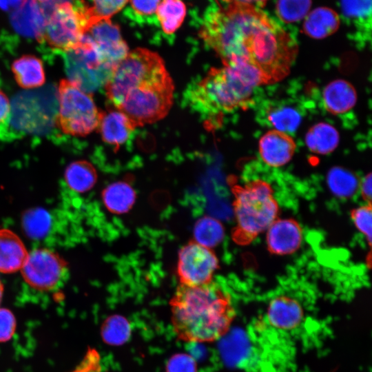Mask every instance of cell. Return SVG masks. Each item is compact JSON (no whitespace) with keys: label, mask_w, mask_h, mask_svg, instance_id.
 <instances>
[{"label":"cell","mask_w":372,"mask_h":372,"mask_svg":"<svg viewBox=\"0 0 372 372\" xmlns=\"http://www.w3.org/2000/svg\"><path fill=\"white\" fill-rule=\"evenodd\" d=\"M135 198L132 187L125 182L110 185L103 192V200L107 209L114 213H123L130 209Z\"/></svg>","instance_id":"24"},{"label":"cell","mask_w":372,"mask_h":372,"mask_svg":"<svg viewBox=\"0 0 372 372\" xmlns=\"http://www.w3.org/2000/svg\"><path fill=\"white\" fill-rule=\"evenodd\" d=\"M134 10L140 15H151L156 12L161 0H129Z\"/></svg>","instance_id":"35"},{"label":"cell","mask_w":372,"mask_h":372,"mask_svg":"<svg viewBox=\"0 0 372 372\" xmlns=\"http://www.w3.org/2000/svg\"><path fill=\"white\" fill-rule=\"evenodd\" d=\"M45 21L46 17L41 6L34 0H25L10 16V22L15 31L38 41H43Z\"/></svg>","instance_id":"15"},{"label":"cell","mask_w":372,"mask_h":372,"mask_svg":"<svg viewBox=\"0 0 372 372\" xmlns=\"http://www.w3.org/2000/svg\"><path fill=\"white\" fill-rule=\"evenodd\" d=\"M169 304L173 332L184 342L219 340L236 315L229 294L213 281L198 286L179 284Z\"/></svg>","instance_id":"2"},{"label":"cell","mask_w":372,"mask_h":372,"mask_svg":"<svg viewBox=\"0 0 372 372\" xmlns=\"http://www.w3.org/2000/svg\"><path fill=\"white\" fill-rule=\"evenodd\" d=\"M156 13L163 32L170 34L183 22L186 8L181 0H162Z\"/></svg>","instance_id":"25"},{"label":"cell","mask_w":372,"mask_h":372,"mask_svg":"<svg viewBox=\"0 0 372 372\" xmlns=\"http://www.w3.org/2000/svg\"><path fill=\"white\" fill-rule=\"evenodd\" d=\"M342 4L349 17L364 18L371 12V0H342Z\"/></svg>","instance_id":"34"},{"label":"cell","mask_w":372,"mask_h":372,"mask_svg":"<svg viewBox=\"0 0 372 372\" xmlns=\"http://www.w3.org/2000/svg\"><path fill=\"white\" fill-rule=\"evenodd\" d=\"M371 173L365 175L359 183L361 194L368 203H371Z\"/></svg>","instance_id":"37"},{"label":"cell","mask_w":372,"mask_h":372,"mask_svg":"<svg viewBox=\"0 0 372 372\" xmlns=\"http://www.w3.org/2000/svg\"><path fill=\"white\" fill-rule=\"evenodd\" d=\"M227 2H231V1H236L242 3H247V4H251L254 5L255 6H263L267 0H224Z\"/></svg>","instance_id":"39"},{"label":"cell","mask_w":372,"mask_h":372,"mask_svg":"<svg viewBox=\"0 0 372 372\" xmlns=\"http://www.w3.org/2000/svg\"><path fill=\"white\" fill-rule=\"evenodd\" d=\"M268 251L274 255H288L300 247L302 231L299 223L292 218L276 219L267 229Z\"/></svg>","instance_id":"13"},{"label":"cell","mask_w":372,"mask_h":372,"mask_svg":"<svg viewBox=\"0 0 372 372\" xmlns=\"http://www.w3.org/2000/svg\"><path fill=\"white\" fill-rule=\"evenodd\" d=\"M84 37L94 48L102 61L112 70L129 52L118 26L110 19L90 25Z\"/></svg>","instance_id":"12"},{"label":"cell","mask_w":372,"mask_h":372,"mask_svg":"<svg viewBox=\"0 0 372 372\" xmlns=\"http://www.w3.org/2000/svg\"><path fill=\"white\" fill-rule=\"evenodd\" d=\"M28 254L23 242L14 231L0 229V273L20 270Z\"/></svg>","instance_id":"19"},{"label":"cell","mask_w":372,"mask_h":372,"mask_svg":"<svg viewBox=\"0 0 372 372\" xmlns=\"http://www.w3.org/2000/svg\"><path fill=\"white\" fill-rule=\"evenodd\" d=\"M254 88L235 70L223 65L212 68L191 90L189 99L198 112L218 117L249 107Z\"/></svg>","instance_id":"4"},{"label":"cell","mask_w":372,"mask_h":372,"mask_svg":"<svg viewBox=\"0 0 372 372\" xmlns=\"http://www.w3.org/2000/svg\"><path fill=\"white\" fill-rule=\"evenodd\" d=\"M351 218L356 228L365 236L369 246L371 245V203L353 209L351 212Z\"/></svg>","instance_id":"32"},{"label":"cell","mask_w":372,"mask_h":372,"mask_svg":"<svg viewBox=\"0 0 372 372\" xmlns=\"http://www.w3.org/2000/svg\"><path fill=\"white\" fill-rule=\"evenodd\" d=\"M25 0H0V8L5 11L16 10Z\"/></svg>","instance_id":"38"},{"label":"cell","mask_w":372,"mask_h":372,"mask_svg":"<svg viewBox=\"0 0 372 372\" xmlns=\"http://www.w3.org/2000/svg\"><path fill=\"white\" fill-rule=\"evenodd\" d=\"M12 71L17 82L22 87H37L45 82L42 62L34 56L25 55L15 60Z\"/></svg>","instance_id":"21"},{"label":"cell","mask_w":372,"mask_h":372,"mask_svg":"<svg viewBox=\"0 0 372 372\" xmlns=\"http://www.w3.org/2000/svg\"><path fill=\"white\" fill-rule=\"evenodd\" d=\"M174 83L169 73L144 81L130 90L115 107L136 127L164 118L172 107Z\"/></svg>","instance_id":"5"},{"label":"cell","mask_w":372,"mask_h":372,"mask_svg":"<svg viewBox=\"0 0 372 372\" xmlns=\"http://www.w3.org/2000/svg\"><path fill=\"white\" fill-rule=\"evenodd\" d=\"M65 65L69 81L90 94L105 85L112 71L85 37L76 47L66 52Z\"/></svg>","instance_id":"9"},{"label":"cell","mask_w":372,"mask_h":372,"mask_svg":"<svg viewBox=\"0 0 372 372\" xmlns=\"http://www.w3.org/2000/svg\"><path fill=\"white\" fill-rule=\"evenodd\" d=\"M322 101L328 112L334 115L342 114L354 107L357 93L351 83L344 79H336L324 88Z\"/></svg>","instance_id":"18"},{"label":"cell","mask_w":372,"mask_h":372,"mask_svg":"<svg viewBox=\"0 0 372 372\" xmlns=\"http://www.w3.org/2000/svg\"><path fill=\"white\" fill-rule=\"evenodd\" d=\"M327 183L333 194L339 198L352 196L359 187L356 176L342 167H333L329 170Z\"/></svg>","instance_id":"26"},{"label":"cell","mask_w":372,"mask_h":372,"mask_svg":"<svg viewBox=\"0 0 372 372\" xmlns=\"http://www.w3.org/2000/svg\"><path fill=\"white\" fill-rule=\"evenodd\" d=\"M167 72L158 54L136 48L129 52L113 68L105 84L106 95L116 107L124 95L138 83Z\"/></svg>","instance_id":"6"},{"label":"cell","mask_w":372,"mask_h":372,"mask_svg":"<svg viewBox=\"0 0 372 372\" xmlns=\"http://www.w3.org/2000/svg\"><path fill=\"white\" fill-rule=\"evenodd\" d=\"M17 321L13 313L0 307V342L10 340L15 333Z\"/></svg>","instance_id":"33"},{"label":"cell","mask_w":372,"mask_h":372,"mask_svg":"<svg viewBox=\"0 0 372 372\" xmlns=\"http://www.w3.org/2000/svg\"><path fill=\"white\" fill-rule=\"evenodd\" d=\"M340 18L330 8H319L309 13L304 22V33L314 39H323L334 33L338 28Z\"/></svg>","instance_id":"20"},{"label":"cell","mask_w":372,"mask_h":372,"mask_svg":"<svg viewBox=\"0 0 372 372\" xmlns=\"http://www.w3.org/2000/svg\"><path fill=\"white\" fill-rule=\"evenodd\" d=\"M58 101L56 121L63 133L85 136L98 127L101 112L91 94L69 80H62L58 87Z\"/></svg>","instance_id":"7"},{"label":"cell","mask_w":372,"mask_h":372,"mask_svg":"<svg viewBox=\"0 0 372 372\" xmlns=\"http://www.w3.org/2000/svg\"><path fill=\"white\" fill-rule=\"evenodd\" d=\"M199 35L223 65L249 68L262 85L284 79L298 52L296 41L274 19L257 6L236 1L207 14Z\"/></svg>","instance_id":"1"},{"label":"cell","mask_w":372,"mask_h":372,"mask_svg":"<svg viewBox=\"0 0 372 372\" xmlns=\"http://www.w3.org/2000/svg\"><path fill=\"white\" fill-rule=\"evenodd\" d=\"M296 148V143L288 133L275 129L265 133L258 143L261 159L272 167L287 164L293 158Z\"/></svg>","instance_id":"14"},{"label":"cell","mask_w":372,"mask_h":372,"mask_svg":"<svg viewBox=\"0 0 372 372\" xmlns=\"http://www.w3.org/2000/svg\"><path fill=\"white\" fill-rule=\"evenodd\" d=\"M52 220L49 213L41 208H33L25 212L22 226L25 234L32 238H41L49 231Z\"/></svg>","instance_id":"27"},{"label":"cell","mask_w":372,"mask_h":372,"mask_svg":"<svg viewBox=\"0 0 372 372\" xmlns=\"http://www.w3.org/2000/svg\"><path fill=\"white\" fill-rule=\"evenodd\" d=\"M339 139V133L333 126L327 123H319L308 130L305 143L313 153L328 154L338 147Z\"/></svg>","instance_id":"22"},{"label":"cell","mask_w":372,"mask_h":372,"mask_svg":"<svg viewBox=\"0 0 372 372\" xmlns=\"http://www.w3.org/2000/svg\"><path fill=\"white\" fill-rule=\"evenodd\" d=\"M195 241L211 249L219 244L224 237V228L217 220L206 217L200 219L195 227Z\"/></svg>","instance_id":"28"},{"label":"cell","mask_w":372,"mask_h":372,"mask_svg":"<svg viewBox=\"0 0 372 372\" xmlns=\"http://www.w3.org/2000/svg\"><path fill=\"white\" fill-rule=\"evenodd\" d=\"M304 318V311L300 304L295 299L280 296L269 302L267 319L274 329L291 331L298 327Z\"/></svg>","instance_id":"16"},{"label":"cell","mask_w":372,"mask_h":372,"mask_svg":"<svg viewBox=\"0 0 372 372\" xmlns=\"http://www.w3.org/2000/svg\"><path fill=\"white\" fill-rule=\"evenodd\" d=\"M218 260L211 249L195 240L181 247L178 256L176 274L180 285L198 286L213 281Z\"/></svg>","instance_id":"11"},{"label":"cell","mask_w":372,"mask_h":372,"mask_svg":"<svg viewBox=\"0 0 372 372\" xmlns=\"http://www.w3.org/2000/svg\"><path fill=\"white\" fill-rule=\"evenodd\" d=\"M90 25L84 3L73 1L58 5L46 16L43 41L66 52L83 41Z\"/></svg>","instance_id":"8"},{"label":"cell","mask_w":372,"mask_h":372,"mask_svg":"<svg viewBox=\"0 0 372 372\" xmlns=\"http://www.w3.org/2000/svg\"><path fill=\"white\" fill-rule=\"evenodd\" d=\"M3 294V286L2 282H1V280L0 279V305H1V300H2Z\"/></svg>","instance_id":"40"},{"label":"cell","mask_w":372,"mask_h":372,"mask_svg":"<svg viewBox=\"0 0 372 372\" xmlns=\"http://www.w3.org/2000/svg\"><path fill=\"white\" fill-rule=\"evenodd\" d=\"M311 5V0H278L276 11L284 21L293 22L304 18Z\"/></svg>","instance_id":"31"},{"label":"cell","mask_w":372,"mask_h":372,"mask_svg":"<svg viewBox=\"0 0 372 372\" xmlns=\"http://www.w3.org/2000/svg\"><path fill=\"white\" fill-rule=\"evenodd\" d=\"M10 106L8 98L0 90V132H5L10 118Z\"/></svg>","instance_id":"36"},{"label":"cell","mask_w":372,"mask_h":372,"mask_svg":"<svg viewBox=\"0 0 372 372\" xmlns=\"http://www.w3.org/2000/svg\"><path fill=\"white\" fill-rule=\"evenodd\" d=\"M127 1L128 0H87L84 4L90 17V25L101 20L110 19Z\"/></svg>","instance_id":"29"},{"label":"cell","mask_w":372,"mask_h":372,"mask_svg":"<svg viewBox=\"0 0 372 372\" xmlns=\"http://www.w3.org/2000/svg\"><path fill=\"white\" fill-rule=\"evenodd\" d=\"M65 181L74 192L83 193L93 187L96 181L94 167L85 161L72 163L65 171Z\"/></svg>","instance_id":"23"},{"label":"cell","mask_w":372,"mask_h":372,"mask_svg":"<svg viewBox=\"0 0 372 372\" xmlns=\"http://www.w3.org/2000/svg\"><path fill=\"white\" fill-rule=\"evenodd\" d=\"M20 271L34 289L48 291L61 284L68 273L66 262L56 252L40 248L28 252Z\"/></svg>","instance_id":"10"},{"label":"cell","mask_w":372,"mask_h":372,"mask_svg":"<svg viewBox=\"0 0 372 372\" xmlns=\"http://www.w3.org/2000/svg\"><path fill=\"white\" fill-rule=\"evenodd\" d=\"M231 180L236 220L232 238L236 243L247 245L277 219L279 206L267 182L256 179L239 185Z\"/></svg>","instance_id":"3"},{"label":"cell","mask_w":372,"mask_h":372,"mask_svg":"<svg viewBox=\"0 0 372 372\" xmlns=\"http://www.w3.org/2000/svg\"><path fill=\"white\" fill-rule=\"evenodd\" d=\"M98 127L103 141L117 151L129 139L136 126L125 114L116 109L101 112Z\"/></svg>","instance_id":"17"},{"label":"cell","mask_w":372,"mask_h":372,"mask_svg":"<svg viewBox=\"0 0 372 372\" xmlns=\"http://www.w3.org/2000/svg\"><path fill=\"white\" fill-rule=\"evenodd\" d=\"M34 1L36 2H39V3H46L47 1H48L49 0H34Z\"/></svg>","instance_id":"41"},{"label":"cell","mask_w":372,"mask_h":372,"mask_svg":"<svg viewBox=\"0 0 372 372\" xmlns=\"http://www.w3.org/2000/svg\"><path fill=\"white\" fill-rule=\"evenodd\" d=\"M268 120L275 130L288 133L298 128L301 116L292 107H281L271 110L268 114Z\"/></svg>","instance_id":"30"}]
</instances>
